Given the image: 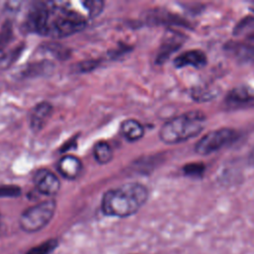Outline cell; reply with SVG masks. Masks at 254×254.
Returning a JSON list of instances; mask_svg holds the SVG:
<instances>
[{
	"label": "cell",
	"mask_w": 254,
	"mask_h": 254,
	"mask_svg": "<svg viewBox=\"0 0 254 254\" xmlns=\"http://www.w3.org/2000/svg\"><path fill=\"white\" fill-rule=\"evenodd\" d=\"M33 181L36 189L46 195H55L61 188L58 177L48 169H39L35 173Z\"/></svg>",
	"instance_id": "7"
},
{
	"label": "cell",
	"mask_w": 254,
	"mask_h": 254,
	"mask_svg": "<svg viewBox=\"0 0 254 254\" xmlns=\"http://www.w3.org/2000/svg\"><path fill=\"white\" fill-rule=\"evenodd\" d=\"M53 107L49 102H40L32 110L29 115V124L33 132L37 133L41 131L47 124Z\"/></svg>",
	"instance_id": "10"
},
{
	"label": "cell",
	"mask_w": 254,
	"mask_h": 254,
	"mask_svg": "<svg viewBox=\"0 0 254 254\" xmlns=\"http://www.w3.org/2000/svg\"><path fill=\"white\" fill-rule=\"evenodd\" d=\"M249 162L250 164L254 167V147L252 148L251 152H250V156H249Z\"/></svg>",
	"instance_id": "22"
},
{
	"label": "cell",
	"mask_w": 254,
	"mask_h": 254,
	"mask_svg": "<svg viewBox=\"0 0 254 254\" xmlns=\"http://www.w3.org/2000/svg\"><path fill=\"white\" fill-rule=\"evenodd\" d=\"M57 246H58V241L55 239H51L32 248L26 254H50L54 251V249Z\"/></svg>",
	"instance_id": "17"
},
{
	"label": "cell",
	"mask_w": 254,
	"mask_h": 254,
	"mask_svg": "<svg viewBox=\"0 0 254 254\" xmlns=\"http://www.w3.org/2000/svg\"><path fill=\"white\" fill-rule=\"evenodd\" d=\"M121 132L128 141L135 142L143 137L144 127L135 119H127L121 124Z\"/></svg>",
	"instance_id": "13"
},
{
	"label": "cell",
	"mask_w": 254,
	"mask_h": 254,
	"mask_svg": "<svg viewBox=\"0 0 254 254\" xmlns=\"http://www.w3.org/2000/svg\"><path fill=\"white\" fill-rule=\"evenodd\" d=\"M21 193V190L16 186H1L0 196H18Z\"/></svg>",
	"instance_id": "21"
},
{
	"label": "cell",
	"mask_w": 254,
	"mask_h": 254,
	"mask_svg": "<svg viewBox=\"0 0 254 254\" xmlns=\"http://www.w3.org/2000/svg\"><path fill=\"white\" fill-rule=\"evenodd\" d=\"M237 137V132L230 128H219L207 132L195 144L194 151L196 154L205 156L214 153L233 142Z\"/></svg>",
	"instance_id": "5"
},
{
	"label": "cell",
	"mask_w": 254,
	"mask_h": 254,
	"mask_svg": "<svg viewBox=\"0 0 254 254\" xmlns=\"http://www.w3.org/2000/svg\"><path fill=\"white\" fill-rule=\"evenodd\" d=\"M29 31L51 38H64L81 31L85 18L77 11L52 2L35 3L26 18Z\"/></svg>",
	"instance_id": "1"
},
{
	"label": "cell",
	"mask_w": 254,
	"mask_h": 254,
	"mask_svg": "<svg viewBox=\"0 0 254 254\" xmlns=\"http://www.w3.org/2000/svg\"><path fill=\"white\" fill-rule=\"evenodd\" d=\"M225 52L238 62L254 61V35H248L242 40L230 41L224 47Z\"/></svg>",
	"instance_id": "6"
},
{
	"label": "cell",
	"mask_w": 254,
	"mask_h": 254,
	"mask_svg": "<svg viewBox=\"0 0 254 254\" xmlns=\"http://www.w3.org/2000/svg\"><path fill=\"white\" fill-rule=\"evenodd\" d=\"M147 188L139 183H128L107 190L101 208L109 216L126 217L137 212L148 199Z\"/></svg>",
	"instance_id": "2"
},
{
	"label": "cell",
	"mask_w": 254,
	"mask_h": 254,
	"mask_svg": "<svg viewBox=\"0 0 254 254\" xmlns=\"http://www.w3.org/2000/svg\"><path fill=\"white\" fill-rule=\"evenodd\" d=\"M13 37V28L12 24L6 22L0 30V51H2L12 40Z\"/></svg>",
	"instance_id": "18"
},
{
	"label": "cell",
	"mask_w": 254,
	"mask_h": 254,
	"mask_svg": "<svg viewBox=\"0 0 254 254\" xmlns=\"http://www.w3.org/2000/svg\"><path fill=\"white\" fill-rule=\"evenodd\" d=\"M253 25H254V17L253 16H248V17L244 18L241 22H239V24L236 25V27L234 29V34L235 35H241Z\"/></svg>",
	"instance_id": "20"
},
{
	"label": "cell",
	"mask_w": 254,
	"mask_h": 254,
	"mask_svg": "<svg viewBox=\"0 0 254 254\" xmlns=\"http://www.w3.org/2000/svg\"><path fill=\"white\" fill-rule=\"evenodd\" d=\"M82 5L84 6L85 10L88 12V15L90 17H96L99 15L104 7V2L99 0H89L82 2Z\"/></svg>",
	"instance_id": "19"
},
{
	"label": "cell",
	"mask_w": 254,
	"mask_h": 254,
	"mask_svg": "<svg viewBox=\"0 0 254 254\" xmlns=\"http://www.w3.org/2000/svg\"><path fill=\"white\" fill-rule=\"evenodd\" d=\"M82 170V164L77 157L72 155H65L62 157L58 164L59 173L65 179H76Z\"/></svg>",
	"instance_id": "11"
},
{
	"label": "cell",
	"mask_w": 254,
	"mask_h": 254,
	"mask_svg": "<svg viewBox=\"0 0 254 254\" xmlns=\"http://www.w3.org/2000/svg\"><path fill=\"white\" fill-rule=\"evenodd\" d=\"M205 171V166L202 163H189L183 167V172L186 176L191 178H198L203 175Z\"/></svg>",
	"instance_id": "16"
},
{
	"label": "cell",
	"mask_w": 254,
	"mask_h": 254,
	"mask_svg": "<svg viewBox=\"0 0 254 254\" xmlns=\"http://www.w3.org/2000/svg\"><path fill=\"white\" fill-rule=\"evenodd\" d=\"M93 156L99 164H107L112 160L113 151L108 143L100 141L93 146Z\"/></svg>",
	"instance_id": "14"
},
{
	"label": "cell",
	"mask_w": 254,
	"mask_h": 254,
	"mask_svg": "<svg viewBox=\"0 0 254 254\" xmlns=\"http://www.w3.org/2000/svg\"><path fill=\"white\" fill-rule=\"evenodd\" d=\"M56 207L55 199H47L27 208L20 216L21 228L29 233L41 230L52 220Z\"/></svg>",
	"instance_id": "4"
},
{
	"label": "cell",
	"mask_w": 254,
	"mask_h": 254,
	"mask_svg": "<svg viewBox=\"0 0 254 254\" xmlns=\"http://www.w3.org/2000/svg\"><path fill=\"white\" fill-rule=\"evenodd\" d=\"M184 44V36L179 33H171L164 39V42L162 43V46L160 48V51L157 56V63L163 64L165 61H167L170 56L175 53L177 50L180 49V47Z\"/></svg>",
	"instance_id": "12"
},
{
	"label": "cell",
	"mask_w": 254,
	"mask_h": 254,
	"mask_svg": "<svg viewBox=\"0 0 254 254\" xmlns=\"http://www.w3.org/2000/svg\"><path fill=\"white\" fill-rule=\"evenodd\" d=\"M224 103L229 109L247 108L254 105V93L245 86L234 87L227 92Z\"/></svg>",
	"instance_id": "8"
},
{
	"label": "cell",
	"mask_w": 254,
	"mask_h": 254,
	"mask_svg": "<svg viewBox=\"0 0 254 254\" xmlns=\"http://www.w3.org/2000/svg\"><path fill=\"white\" fill-rule=\"evenodd\" d=\"M206 121L205 115L198 111H188L167 121L160 129L159 137L166 144H179L200 134Z\"/></svg>",
	"instance_id": "3"
},
{
	"label": "cell",
	"mask_w": 254,
	"mask_h": 254,
	"mask_svg": "<svg viewBox=\"0 0 254 254\" xmlns=\"http://www.w3.org/2000/svg\"><path fill=\"white\" fill-rule=\"evenodd\" d=\"M217 94V87L210 85H198L191 91V96L197 101H208Z\"/></svg>",
	"instance_id": "15"
},
{
	"label": "cell",
	"mask_w": 254,
	"mask_h": 254,
	"mask_svg": "<svg viewBox=\"0 0 254 254\" xmlns=\"http://www.w3.org/2000/svg\"><path fill=\"white\" fill-rule=\"evenodd\" d=\"M206 63H207L206 55L198 49L186 51L181 55H179L174 60V64L178 68H182L186 66L201 68L206 64Z\"/></svg>",
	"instance_id": "9"
}]
</instances>
